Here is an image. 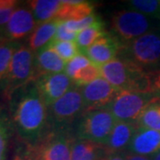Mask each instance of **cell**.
I'll return each instance as SVG.
<instances>
[{
  "label": "cell",
  "instance_id": "obj_1",
  "mask_svg": "<svg viewBox=\"0 0 160 160\" xmlns=\"http://www.w3.org/2000/svg\"><path fill=\"white\" fill-rule=\"evenodd\" d=\"M13 128L29 148L38 146L50 133L47 107L36 84L31 82L14 92L9 98Z\"/></svg>",
  "mask_w": 160,
  "mask_h": 160
},
{
  "label": "cell",
  "instance_id": "obj_2",
  "mask_svg": "<svg viewBox=\"0 0 160 160\" xmlns=\"http://www.w3.org/2000/svg\"><path fill=\"white\" fill-rule=\"evenodd\" d=\"M102 78L120 92H151L149 72L131 62L118 57L100 67Z\"/></svg>",
  "mask_w": 160,
  "mask_h": 160
},
{
  "label": "cell",
  "instance_id": "obj_3",
  "mask_svg": "<svg viewBox=\"0 0 160 160\" xmlns=\"http://www.w3.org/2000/svg\"><path fill=\"white\" fill-rule=\"evenodd\" d=\"M118 57L149 73L159 70L160 29L151 30L123 46Z\"/></svg>",
  "mask_w": 160,
  "mask_h": 160
},
{
  "label": "cell",
  "instance_id": "obj_4",
  "mask_svg": "<svg viewBox=\"0 0 160 160\" xmlns=\"http://www.w3.org/2000/svg\"><path fill=\"white\" fill-rule=\"evenodd\" d=\"M160 29V22L132 9L115 12L110 20V34L124 46L148 33Z\"/></svg>",
  "mask_w": 160,
  "mask_h": 160
},
{
  "label": "cell",
  "instance_id": "obj_5",
  "mask_svg": "<svg viewBox=\"0 0 160 160\" xmlns=\"http://www.w3.org/2000/svg\"><path fill=\"white\" fill-rule=\"evenodd\" d=\"M85 111L80 88L73 86L62 97L47 108L51 131L73 130L76 123Z\"/></svg>",
  "mask_w": 160,
  "mask_h": 160
},
{
  "label": "cell",
  "instance_id": "obj_6",
  "mask_svg": "<svg viewBox=\"0 0 160 160\" xmlns=\"http://www.w3.org/2000/svg\"><path fill=\"white\" fill-rule=\"evenodd\" d=\"M117 119L108 109L86 111L73 127L76 139L106 145Z\"/></svg>",
  "mask_w": 160,
  "mask_h": 160
},
{
  "label": "cell",
  "instance_id": "obj_7",
  "mask_svg": "<svg viewBox=\"0 0 160 160\" xmlns=\"http://www.w3.org/2000/svg\"><path fill=\"white\" fill-rule=\"evenodd\" d=\"M35 80V52L28 46L21 45L12 59L3 92L9 100L14 92L31 82H34Z\"/></svg>",
  "mask_w": 160,
  "mask_h": 160
},
{
  "label": "cell",
  "instance_id": "obj_8",
  "mask_svg": "<svg viewBox=\"0 0 160 160\" xmlns=\"http://www.w3.org/2000/svg\"><path fill=\"white\" fill-rule=\"evenodd\" d=\"M160 102V98L153 92H119L107 109L117 121L137 124L140 116L149 106Z\"/></svg>",
  "mask_w": 160,
  "mask_h": 160
},
{
  "label": "cell",
  "instance_id": "obj_9",
  "mask_svg": "<svg viewBox=\"0 0 160 160\" xmlns=\"http://www.w3.org/2000/svg\"><path fill=\"white\" fill-rule=\"evenodd\" d=\"M73 130L51 131L41 142L28 151L32 160H71Z\"/></svg>",
  "mask_w": 160,
  "mask_h": 160
},
{
  "label": "cell",
  "instance_id": "obj_10",
  "mask_svg": "<svg viewBox=\"0 0 160 160\" xmlns=\"http://www.w3.org/2000/svg\"><path fill=\"white\" fill-rule=\"evenodd\" d=\"M79 88L86 111L107 109L120 92L102 77Z\"/></svg>",
  "mask_w": 160,
  "mask_h": 160
},
{
  "label": "cell",
  "instance_id": "obj_11",
  "mask_svg": "<svg viewBox=\"0 0 160 160\" xmlns=\"http://www.w3.org/2000/svg\"><path fill=\"white\" fill-rule=\"evenodd\" d=\"M35 84L47 108L75 86L72 79L63 72L41 76L35 80Z\"/></svg>",
  "mask_w": 160,
  "mask_h": 160
},
{
  "label": "cell",
  "instance_id": "obj_12",
  "mask_svg": "<svg viewBox=\"0 0 160 160\" xmlns=\"http://www.w3.org/2000/svg\"><path fill=\"white\" fill-rule=\"evenodd\" d=\"M38 26L29 7L19 6L12 14L10 21L3 30L4 38L18 42L31 34Z\"/></svg>",
  "mask_w": 160,
  "mask_h": 160
},
{
  "label": "cell",
  "instance_id": "obj_13",
  "mask_svg": "<svg viewBox=\"0 0 160 160\" xmlns=\"http://www.w3.org/2000/svg\"><path fill=\"white\" fill-rule=\"evenodd\" d=\"M122 47L119 41L108 32L88 47L84 54L92 63L101 67L118 57Z\"/></svg>",
  "mask_w": 160,
  "mask_h": 160
},
{
  "label": "cell",
  "instance_id": "obj_14",
  "mask_svg": "<svg viewBox=\"0 0 160 160\" xmlns=\"http://www.w3.org/2000/svg\"><path fill=\"white\" fill-rule=\"evenodd\" d=\"M160 150V132L138 126L127 152L153 157Z\"/></svg>",
  "mask_w": 160,
  "mask_h": 160
},
{
  "label": "cell",
  "instance_id": "obj_15",
  "mask_svg": "<svg viewBox=\"0 0 160 160\" xmlns=\"http://www.w3.org/2000/svg\"><path fill=\"white\" fill-rule=\"evenodd\" d=\"M66 65L67 62L48 45L35 52L36 79L44 75L62 73Z\"/></svg>",
  "mask_w": 160,
  "mask_h": 160
},
{
  "label": "cell",
  "instance_id": "obj_16",
  "mask_svg": "<svg viewBox=\"0 0 160 160\" xmlns=\"http://www.w3.org/2000/svg\"><path fill=\"white\" fill-rule=\"evenodd\" d=\"M137 128V124L117 121L108 142L104 145L107 153L126 152Z\"/></svg>",
  "mask_w": 160,
  "mask_h": 160
},
{
  "label": "cell",
  "instance_id": "obj_17",
  "mask_svg": "<svg viewBox=\"0 0 160 160\" xmlns=\"http://www.w3.org/2000/svg\"><path fill=\"white\" fill-rule=\"evenodd\" d=\"M94 12V5L89 1H62V5L58 10L53 21H79L90 16Z\"/></svg>",
  "mask_w": 160,
  "mask_h": 160
},
{
  "label": "cell",
  "instance_id": "obj_18",
  "mask_svg": "<svg viewBox=\"0 0 160 160\" xmlns=\"http://www.w3.org/2000/svg\"><path fill=\"white\" fill-rule=\"evenodd\" d=\"M107 151L105 146L75 138L71 145V160H101Z\"/></svg>",
  "mask_w": 160,
  "mask_h": 160
},
{
  "label": "cell",
  "instance_id": "obj_19",
  "mask_svg": "<svg viewBox=\"0 0 160 160\" xmlns=\"http://www.w3.org/2000/svg\"><path fill=\"white\" fill-rule=\"evenodd\" d=\"M61 5L62 1L57 0H33L28 2V6L38 25L53 21Z\"/></svg>",
  "mask_w": 160,
  "mask_h": 160
},
{
  "label": "cell",
  "instance_id": "obj_20",
  "mask_svg": "<svg viewBox=\"0 0 160 160\" xmlns=\"http://www.w3.org/2000/svg\"><path fill=\"white\" fill-rule=\"evenodd\" d=\"M57 30V22L51 21L49 22L39 24L28 38V46L33 52L38 51L42 47L48 45L53 39Z\"/></svg>",
  "mask_w": 160,
  "mask_h": 160
},
{
  "label": "cell",
  "instance_id": "obj_21",
  "mask_svg": "<svg viewBox=\"0 0 160 160\" xmlns=\"http://www.w3.org/2000/svg\"><path fill=\"white\" fill-rule=\"evenodd\" d=\"M20 46L21 44L18 42L6 39L0 42V90L2 91L10 69L12 56Z\"/></svg>",
  "mask_w": 160,
  "mask_h": 160
},
{
  "label": "cell",
  "instance_id": "obj_22",
  "mask_svg": "<svg viewBox=\"0 0 160 160\" xmlns=\"http://www.w3.org/2000/svg\"><path fill=\"white\" fill-rule=\"evenodd\" d=\"M108 32L105 31V24L102 20L80 31L76 38V43L79 48L80 52L84 53L86 49L90 47L96 40L102 38Z\"/></svg>",
  "mask_w": 160,
  "mask_h": 160
},
{
  "label": "cell",
  "instance_id": "obj_23",
  "mask_svg": "<svg viewBox=\"0 0 160 160\" xmlns=\"http://www.w3.org/2000/svg\"><path fill=\"white\" fill-rule=\"evenodd\" d=\"M126 5L130 9L160 22V0H132L126 1Z\"/></svg>",
  "mask_w": 160,
  "mask_h": 160
},
{
  "label": "cell",
  "instance_id": "obj_24",
  "mask_svg": "<svg viewBox=\"0 0 160 160\" xmlns=\"http://www.w3.org/2000/svg\"><path fill=\"white\" fill-rule=\"evenodd\" d=\"M137 126L160 132V102L149 106L140 116Z\"/></svg>",
  "mask_w": 160,
  "mask_h": 160
},
{
  "label": "cell",
  "instance_id": "obj_25",
  "mask_svg": "<svg viewBox=\"0 0 160 160\" xmlns=\"http://www.w3.org/2000/svg\"><path fill=\"white\" fill-rule=\"evenodd\" d=\"M48 46L56 52L58 55L66 62H70L77 55L81 53L76 41L66 42V41H56L52 39L48 44Z\"/></svg>",
  "mask_w": 160,
  "mask_h": 160
},
{
  "label": "cell",
  "instance_id": "obj_26",
  "mask_svg": "<svg viewBox=\"0 0 160 160\" xmlns=\"http://www.w3.org/2000/svg\"><path fill=\"white\" fill-rule=\"evenodd\" d=\"M101 77L102 74H101L100 67L93 63H91L88 66L78 70L74 76V78H72V81L75 86L83 87Z\"/></svg>",
  "mask_w": 160,
  "mask_h": 160
},
{
  "label": "cell",
  "instance_id": "obj_27",
  "mask_svg": "<svg viewBox=\"0 0 160 160\" xmlns=\"http://www.w3.org/2000/svg\"><path fill=\"white\" fill-rule=\"evenodd\" d=\"M91 63V61L87 58L86 55H85L84 53H79L74 59H72L70 62L67 63L64 73L67 75L70 79H72L78 70L88 66Z\"/></svg>",
  "mask_w": 160,
  "mask_h": 160
},
{
  "label": "cell",
  "instance_id": "obj_28",
  "mask_svg": "<svg viewBox=\"0 0 160 160\" xmlns=\"http://www.w3.org/2000/svg\"><path fill=\"white\" fill-rule=\"evenodd\" d=\"M18 6L19 2L15 0H0V29L7 25Z\"/></svg>",
  "mask_w": 160,
  "mask_h": 160
},
{
  "label": "cell",
  "instance_id": "obj_29",
  "mask_svg": "<svg viewBox=\"0 0 160 160\" xmlns=\"http://www.w3.org/2000/svg\"><path fill=\"white\" fill-rule=\"evenodd\" d=\"M102 20V18L99 17L96 14H92L90 16L81 19L79 21H68L65 22V25L67 27V29H69L70 31L73 32H80L84 29H87L88 27H90L92 25H93L94 23L98 22Z\"/></svg>",
  "mask_w": 160,
  "mask_h": 160
},
{
  "label": "cell",
  "instance_id": "obj_30",
  "mask_svg": "<svg viewBox=\"0 0 160 160\" xmlns=\"http://www.w3.org/2000/svg\"><path fill=\"white\" fill-rule=\"evenodd\" d=\"M56 22H57V30H56V34L53 38V40L75 42L78 34L67 29L65 25V22H62V21H56Z\"/></svg>",
  "mask_w": 160,
  "mask_h": 160
},
{
  "label": "cell",
  "instance_id": "obj_31",
  "mask_svg": "<svg viewBox=\"0 0 160 160\" xmlns=\"http://www.w3.org/2000/svg\"><path fill=\"white\" fill-rule=\"evenodd\" d=\"M7 148V129L0 118V160H6Z\"/></svg>",
  "mask_w": 160,
  "mask_h": 160
},
{
  "label": "cell",
  "instance_id": "obj_32",
  "mask_svg": "<svg viewBox=\"0 0 160 160\" xmlns=\"http://www.w3.org/2000/svg\"><path fill=\"white\" fill-rule=\"evenodd\" d=\"M151 81V92L160 98V69L153 72H149Z\"/></svg>",
  "mask_w": 160,
  "mask_h": 160
},
{
  "label": "cell",
  "instance_id": "obj_33",
  "mask_svg": "<svg viewBox=\"0 0 160 160\" xmlns=\"http://www.w3.org/2000/svg\"><path fill=\"white\" fill-rule=\"evenodd\" d=\"M101 160H126V152L107 153Z\"/></svg>",
  "mask_w": 160,
  "mask_h": 160
},
{
  "label": "cell",
  "instance_id": "obj_34",
  "mask_svg": "<svg viewBox=\"0 0 160 160\" xmlns=\"http://www.w3.org/2000/svg\"><path fill=\"white\" fill-rule=\"evenodd\" d=\"M126 160H151V158L146 157V156H141V155L133 154L130 152H126Z\"/></svg>",
  "mask_w": 160,
  "mask_h": 160
},
{
  "label": "cell",
  "instance_id": "obj_35",
  "mask_svg": "<svg viewBox=\"0 0 160 160\" xmlns=\"http://www.w3.org/2000/svg\"><path fill=\"white\" fill-rule=\"evenodd\" d=\"M12 160H32V158H31L29 151H27L25 153H18V154H16L13 157Z\"/></svg>",
  "mask_w": 160,
  "mask_h": 160
},
{
  "label": "cell",
  "instance_id": "obj_36",
  "mask_svg": "<svg viewBox=\"0 0 160 160\" xmlns=\"http://www.w3.org/2000/svg\"><path fill=\"white\" fill-rule=\"evenodd\" d=\"M151 160H160V150L153 157H151Z\"/></svg>",
  "mask_w": 160,
  "mask_h": 160
},
{
  "label": "cell",
  "instance_id": "obj_37",
  "mask_svg": "<svg viewBox=\"0 0 160 160\" xmlns=\"http://www.w3.org/2000/svg\"><path fill=\"white\" fill-rule=\"evenodd\" d=\"M4 39H5V38H4V35H3V30L0 29V42Z\"/></svg>",
  "mask_w": 160,
  "mask_h": 160
}]
</instances>
